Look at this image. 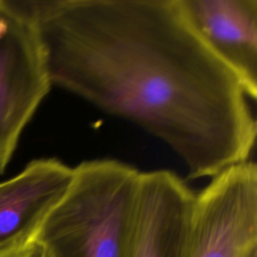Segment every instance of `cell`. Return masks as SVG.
<instances>
[{
  "label": "cell",
  "instance_id": "cell-1",
  "mask_svg": "<svg viewBox=\"0 0 257 257\" xmlns=\"http://www.w3.org/2000/svg\"><path fill=\"white\" fill-rule=\"evenodd\" d=\"M33 24L51 84L162 140L190 179L248 161L257 125L237 75L180 0H14Z\"/></svg>",
  "mask_w": 257,
  "mask_h": 257
},
{
  "label": "cell",
  "instance_id": "cell-2",
  "mask_svg": "<svg viewBox=\"0 0 257 257\" xmlns=\"http://www.w3.org/2000/svg\"><path fill=\"white\" fill-rule=\"evenodd\" d=\"M140 176L115 160L80 163L34 239L52 257H124Z\"/></svg>",
  "mask_w": 257,
  "mask_h": 257
},
{
  "label": "cell",
  "instance_id": "cell-3",
  "mask_svg": "<svg viewBox=\"0 0 257 257\" xmlns=\"http://www.w3.org/2000/svg\"><path fill=\"white\" fill-rule=\"evenodd\" d=\"M186 257H257V167L249 160L195 197Z\"/></svg>",
  "mask_w": 257,
  "mask_h": 257
},
{
  "label": "cell",
  "instance_id": "cell-4",
  "mask_svg": "<svg viewBox=\"0 0 257 257\" xmlns=\"http://www.w3.org/2000/svg\"><path fill=\"white\" fill-rule=\"evenodd\" d=\"M51 85L33 24L13 0H0V175Z\"/></svg>",
  "mask_w": 257,
  "mask_h": 257
},
{
  "label": "cell",
  "instance_id": "cell-5",
  "mask_svg": "<svg viewBox=\"0 0 257 257\" xmlns=\"http://www.w3.org/2000/svg\"><path fill=\"white\" fill-rule=\"evenodd\" d=\"M195 197L170 171L141 173L124 257H186Z\"/></svg>",
  "mask_w": 257,
  "mask_h": 257
},
{
  "label": "cell",
  "instance_id": "cell-6",
  "mask_svg": "<svg viewBox=\"0 0 257 257\" xmlns=\"http://www.w3.org/2000/svg\"><path fill=\"white\" fill-rule=\"evenodd\" d=\"M202 41L257 96V0H180Z\"/></svg>",
  "mask_w": 257,
  "mask_h": 257
},
{
  "label": "cell",
  "instance_id": "cell-7",
  "mask_svg": "<svg viewBox=\"0 0 257 257\" xmlns=\"http://www.w3.org/2000/svg\"><path fill=\"white\" fill-rule=\"evenodd\" d=\"M73 168L56 159L33 160L0 182V256L32 240L67 190Z\"/></svg>",
  "mask_w": 257,
  "mask_h": 257
},
{
  "label": "cell",
  "instance_id": "cell-8",
  "mask_svg": "<svg viewBox=\"0 0 257 257\" xmlns=\"http://www.w3.org/2000/svg\"><path fill=\"white\" fill-rule=\"evenodd\" d=\"M0 257H52L48 250L34 238Z\"/></svg>",
  "mask_w": 257,
  "mask_h": 257
}]
</instances>
